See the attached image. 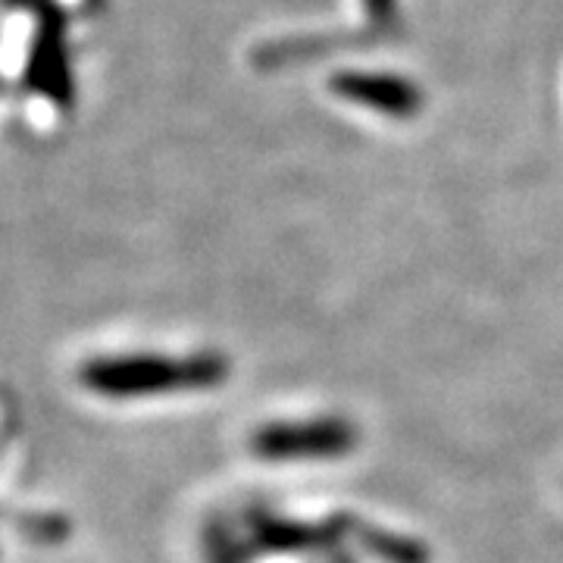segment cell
<instances>
[{
	"label": "cell",
	"mask_w": 563,
	"mask_h": 563,
	"mask_svg": "<svg viewBox=\"0 0 563 563\" xmlns=\"http://www.w3.org/2000/svg\"><path fill=\"white\" fill-rule=\"evenodd\" d=\"M332 88L347 101L383 110L391 117H410L420 110V91L410 81L395 76H373V73H342L332 79Z\"/></svg>",
	"instance_id": "277c9868"
},
{
	"label": "cell",
	"mask_w": 563,
	"mask_h": 563,
	"mask_svg": "<svg viewBox=\"0 0 563 563\" xmlns=\"http://www.w3.org/2000/svg\"><path fill=\"white\" fill-rule=\"evenodd\" d=\"M232 363L220 351H201L191 357H161V354H117L81 363L79 383L113 401L151 398L173 391H203L229 383Z\"/></svg>",
	"instance_id": "6da1fadb"
},
{
	"label": "cell",
	"mask_w": 563,
	"mask_h": 563,
	"mask_svg": "<svg viewBox=\"0 0 563 563\" xmlns=\"http://www.w3.org/2000/svg\"><path fill=\"white\" fill-rule=\"evenodd\" d=\"M344 523L347 517H332L329 523H301L269 510H254L247 520V548L251 554H317L329 563H344L342 539L351 532Z\"/></svg>",
	"instance_id": "3957f363"
},
{
	"label": "cell",
	"mask_w": 563,
	"mask_h": 563,
	"mask_svg": "<svg viewBox=\"0 0 563 563\" xmlns=\"http://www.w3.org/2000/svg\"><path fill=\"white\" fill-rule=\"evenodd\" d=\"M357 444H361V432L344 417L269 422L251 435L254 457L273 463L339 461V457H347Z\"/></svg>",
	"instance_id": "7a4b0ae2"
},
{
	"label": "cell",
	"mask_w": 563,
	"mask_h": 563,
	"mask_svg": "<svg viewBox=\"0 0 563 563\" xmlns=\"http://www.w3.org/2000/svg\"><path fill=\"white\" fill-rule=\"evenodd\" d=\"M366 7H369V13H373V20H391L395 16V0H366Z\"/></svg>",
	"instance_id": "5b68a950"
}]
</instances>
